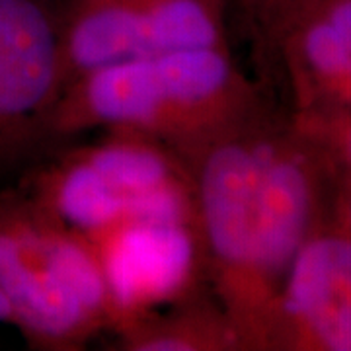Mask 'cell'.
Masks as SVG:
<instances>
[{
  "label": "cell",
  "mask_w": 351,
  "mask_h": 351,
  "mask_svg": "<svg viewBox=\"0 0 351 351\" xmlns=\"http://www.w3.org/2000/svg\"><path fill=\"white\" fill-rule=\"evenodd\" d=\"M178 152L188 166L215 297L244 351H269L289 265L302 242L332 219L326 156L271 98Z\"/></svg>",
  "instance_id": "1"
},
{
  "label": "cell",
  "mask_w": 351,
  "mask_h": 351,
  "mask_svg": "<svg viewBox=\"0 0 351 351\" xmlns=\"http://www.w3.org/2000/svg\"><path fill=\"white\" fill-rule=\"evenodd\" d=\"M269 98L232 49H182L106 64L66 84L51 117L55 149L88 131H131L184 151Z\"/></svg>",
  "instance_id": "2"
},
{
  "label": "cell",
  "mask_w": 351,
  "mask_h": 351,
  "mask_svg": "<svg viewBox=\"0 0 351 351\" xmlns=\"http://www.w3.org/2000/svg\"><path fill=\"white\" fill-rule=\"evenodd\" d=\"M0 295L29 350L78 351L112 330L90 240L18 184L0 191Z\"/></svg>",
  "instance_id": "3"
},
{
  "label": "cell",
  "mask_w": 351,
  "mask_h": 351,
  "mask_svg": "<svg viewBox=\"0 0 351 351\" xmlns=\"http://www.w3.org/2000/svg\"><path fill=\"white\" fill-rule=\"evenodd\" d=\"M18 186L84 237L135 219H197L180 152L131 131L64 143L27 168Z\"/></svg>",
  "instance_id": "4"
},
{
  "label": "cell",
  "mask_w": 351,
  "mask_h": 351,
  "mask_svg": "<svg viewBox=\"0 0 351 351\" xmlns=\"http://www.w3.org/2000/svg\"><path fill=\"white\" fill-rule=\"evenodd\" d=\"M203 47L232 49L225 0L63 2V90L106 64Z\"/></svg>",
  "instance_id": "5"
},
{
  "label": "cell",
  "mask_w": 351,
  "mask_h": 351,
  "mask_svg": "<svg viewBox=\"0 0 351 351\" xmlns=\"http://www.w3.org/2000/svg\"><path fill=\"white\" fill-rule=\"evenodd\" d=\"M64 0H0V180L55 151Z\"/></svg>",
  "instance_id": "6"
},
{
  "label": "cell",
  "mask_w": 351,
  "mask_h": 351,
  "mask_svg": "<svg viewBox=\"0 0 351 351\" xmlns=\"http://www.w3.org/2000/svg\"><path fill=\"white\" fill-rule=\"evenodd\" d=\"M100 263L112 330L213 293L197 219H135L86 237Z\"/></svg>",
  "instance_id": "7"
},
{
  "label": "cell",
  "mask_w": 351,
  "mask_h": 351,
  "mask_svg": "<svg viewBox=\"0 0 351 351\" xmlns=\"http://www.w3.org/2000/svg\"><path fill=\"white\" fill-rule=\"evenodd\" d=\"M269 351H351V232L334 219L302 242L289 265Z\"/></svg>",
  "instance_id": "8"
},
{
  "label": "cell",
  "mask_w": 351,
  "mask_h": 351,
  "mask_svg": "<svg viewBox=\"0 0 351 351\" xmlns=\"http://www.w3.org/2000/svg\"><path fill=\"white\" fill-rule=\"evenodd\" d=\"M301 115H351V0H314L279 51Z\"/></svg>",
  "instance_id": "9"
},
{
  "label": "cell",
  "mask_w": 351,
  "mask_h": 351,
  "mask_svg": "<svg viewBox=\"0 0 351 351\" xmlns=\"http://www.w3.org/2000/svg\"><path fill=\"white\" fill-rule=\"evenodd\" d=\"M123 351H244L215 293L154 311L115 332Z\"/></svg>",
  "instance_id": "10"
},
{
  "label": "cell",
  "mask_w": 351,
  "mask_h": 351,
  "mask_svg": "<svg viewBox=\"0 0 351 351\" xmlns=\"http://www.w3.org/2000/svg\"><path fill=\"white\" fill-rule=\"evenodd\" d=\"M232 39L250 49L260 82L269 88L279 69V51L291 25L314 0H225Z\"/></svg>",
  "instance_id": "11"
},
{
  "label": "cell",
  "mask_w": 351,
  "mask_h": 351,
  "mask_svg": "<svg viewBox=\"0 0 351 351\" xmlns=\"http://www.w3.org/2000/svg\"><path fill=\"white\" fill-rule=\"evenodd\" d=\"M332 219L351 232V182L334 184Z\"/></svg>",
  "instance_id": "12"
},
{
  "label": "cell",
  "mask_w": 351,
  "mask_h": 351,
  "mask_svg": "<svg viewBox=\"0 0 351 351\" xmlns=\"http://www.w3.org/2000/svg\"><path fill=\"white\" fill-rule=\"evenodd\" d=\"M0 322H8L10 324V311H8V304H6L2 295H0Z\"/></svg>",
  "instance_id": "13"
}]
</instances>
